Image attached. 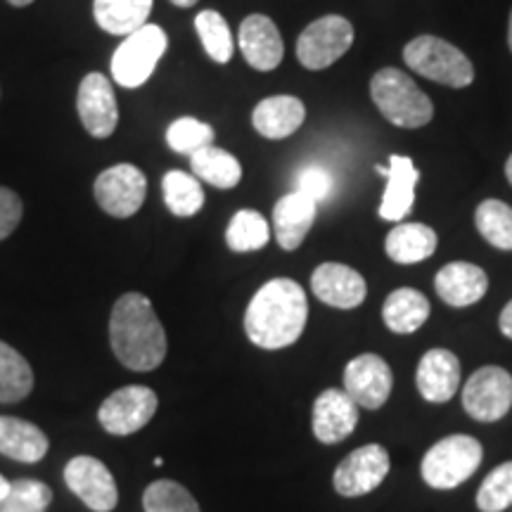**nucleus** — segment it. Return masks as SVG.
I'll list each match as a JSON object with an SVG mask.
<instances>
[{
    "label": "nucleus",
    "instance_id": "29",
    "mask_svg": "<svg viewBox=\"0 0 512 512\" xmlns=\"http://www.w3.org/2000/svg\"><path fill=\"white\" fill-rule=\"evenodd\" d=\"M164 202L174 216L188 219L204 207V190L195 176L185 171H169L162 181Z\"/></svg>",
    "mask_w": 512,
    "mask_h": 512
},
{
    "label": "nucleus",
    "instance_id": "31",
    "mask_svg": "<svg viewBox=\"0 0 512 512\" xmlns=\"http://www.w3.org/2000/svg\"><path fill=\"white\" fill-rule=\"evenodd\" d=\"M475 223L489 245L512 252V207L501 200H484L475 211Z\"/></svg>",
    "mask_w": 512,
    "mask_h": 512
},
{
    "label": "nucleus",
    "instance_id": "39",
    "mask_svg": "<svg viewBox=\"0 0 512 512\" xmlns=\"http://www.w3.org/2000/svg\"><path fill=\"white\" fill-rule=\"evenodd\" d=\"M498 325H501V332L508 339H512V299L505 304V309L501 311V318H498Z\"/></svg>",
    "mask_w": 512,
    "mask_h": 512
},
{
    "label": "nucleus",
    "instance_id": "1",
    "mask_svg": "<svg viewBox=\"0 0 512 512\" xmlns=\"http://www.w3.org/2000/svg\"><path fill=\"white\" fill-rule=\"evenodd\" d=\"M309 302L299 283L290 278H275L254 294L245 311V332L259 349L292 347L306 328Z\"/></svg>",
    "mask_w": 512,
    "mask_h": 512
},
{
    "label": "nucleus",
    "instance_id": "23",
    "mask_svg": "<svg viewBox=\"0 0 512 512\" xmlns=\"http://www.w3.org/2000/svg\"><path fill=\"white\" fill-rule=\"evenodd\" d=\"M48 437L34 422L0 415V453L19 463H38L48 453Z\"/></svg>",
    "mask_w": 512,
    "mask_h": 512
},
{
    "label": "nucleus",
    "instance_id": "41",
    "mask_svg": "<svg viewBox=\"0 0 512 512\" xmlns=\"http://www.w3.org/2000/svg\"><path fill=\"white\" fill-rule=\"evenodd\" d=\"M171 3L178 5V8H192V5H197V0H171Z\"/></svg>",
    "mask_w": 512,
    "mask_h": 512
},
{
    "label": "nucleus",
    "instance_id": "45",
    "mask_svg": "<svg viewBox=\"0 0 512 512\" xmlns=\"http://www.w3.org/2000/svg\"><path fill=\"white\" fill-rule=\"evenodd\" d=\"M510 510H512V508H510Z\"/></svg>",
    "mask_w": 512,
    "mask_h": 512
},
{
    "label": "nucleus",
    "instance_id": "15",
    "mask_svg": "<svg viewBox=\"0 0 512 512\" xmlns=\"http://www.w3.org/2000/svg\"><path fill=\"white\" fill-rule=\"evenodd\" d=\"M311 290L323 304L335 306V309H356L366 299L368 285L363 275L351 266L328 261L313 271Z\"/></svg>",
    "mask_w": 512,
    "mask_h": 512
},
{
    "label": "nucleus",
    "instance_id": "7",
    "mask_svg": "<svg viewBox=\"0 0 512 512\" xmlns=\"http://www.w3.org/2000/svg\"><path fill=\"white\" fill-rule=\"evenodd\" d=\"M354 43V27L347 17L325 15L311 22L297 41V60L311 72H320L347 55Z\"/></svg>",
    "mask_w": 512,
    "mask_h": 512
},
{
    "label": "nucleus",
    "instance_id": "40",
    "mask_svg": "<svg viewBox=\"0 0 512 512\" xmlns=\"http://www.w3.org/2000/svg\"><path fill=\"white\" fill-rule=\"evenodd\" d=\"M8 491H10V482L3 475H0V498L8 494Z\"/></svg>",
    "mask_w": 512,
    "mask_h": 512
},
{
    "label": "nucleus",
    "instance_id": "10",
    "mask_svg": "<svg viewBox=\"0 0 512 512\" xmlns=\"http://www.w3.org/2000/svg\"><path fill=\"white\" fill-rule=\"evenodd\" d=\"M95 200L114 219L138 214L147 195V178L138 166L117 164L105 169L93 185Z\"/></svg>",
    "mask_w": 512,
    "mask_h": 512
},
{
    "label": "nucleus",
    "instance_id": "14",
    "mask_svg": "<svg viewBox=\"0 0 512 512\" xmlns=\"http://www.w3.org/2000/svg\"><path fill=\"white\" fill-rule=\"evenodd\" d=\"M81 124L93 138H110L119 124L117 95L112 91V83L105 74L91 72L83 76L76 98Z\"/></svg>",
    "mask_w": 512,
    "mask_h": 512
},
{
    "label": "nucleus",
    "instance_id": "43",
    "mask_svg": "<svg viewBox=\"0 0 512 512\" xmlns=\"http://www.w3.org/2000/svg\"><path fill=\"white\" fill-rule=\"evenodd\" d=\"M505 176H508V181L512 185V155L508 157V162H505Z\"/></svg>",
    "mask_w": 512,
    "mask_h": 512
},
{
    "label": "nucleus",
    "instance_id": "2",
    "mask_svg": "<svg viewBox=\"0 0 512 512\" xmlns=\"http://www.w3.org/2000/svg\"><path fill=\"white\" fill-rule=\"evenodd\" d=\"M110 342L121 366L136 373H150L162 366L169 342L145 294L128 292L117 299L110 316Z\"/></svg>",
    "mask_w": 512,
    "mask_h": 512
},
{
    "label": "nucleus",
    "instance_id": "4",
    "mask_svg": "<svg viewBox=\"0 0 512 512\" xmlns=\"http://www.w3.org/2000/svg\"><path fill=\"white\" fill-rule=\"evenodd\" d=\"M484 448L470 434H451L437 441L422 458L420 472L427 486L439 491L456 489L482 465Z\"/></svg>",
    "mask_w": 512,
    "mask_h": 512
},
{
    "label": "nucleus",
    "instance_id": "3",
    "mask_svg": "<svg viewBox=\"0 0 512 512\" xmlns=\"http://www.w3.org/2000/svg\"><path fill=\"white\" fill-rule=\"evenodd\" d=\"M370 98L382 117L401 128H420L434 117L432 100L401 69L384 67L370 81Z\"/></svg>",
    "mask_w": 512,
    "mask_h": 512
},
{
    "label": "nucleus",
    "instance_id": "38",
    "mask_svg": "<svg viewBox=\"0 0 512 512\" xmlns=\"http://www.w3.org/2000/svg\"><path fill=\"white\" fill-rule=\"evenodd\" d=\"M22 200L17 192L0 185V240L10 238L22 221Z\"/></svg>",
    "mask_w": 512,
    "mask_h": 512
},
{
    "label": "nucleus",
    "instance_id": "34",
    "mask_svg": "<svg viewBox=\"0 0 512 512\" xmlns=\"http://www.w3.org/2000/svg\"><path fill=\"white\" fill-rule=\"evenodd\" d=\"M145 512H200L195 496L171 479L152 482L143 494Z\"/></svg>",
    "mask_w": 512,
    "mask_h": 512
},
{
    "label": "nucleus",
    "instance_id": "32",
    "mask_svg": "<svg viewBox=\"0 0 512 512\" xmlns=\"http://www.w3.org/2000/svg\"><path fill=\"white\" fill-rule=\"evenodd\" d=\"M195 29L200 36L204 50L214 62L228 64L233 60V34H230L228 22L216 10H204L195 17Z\"/></svg>",
    "mask_w": 512,
    "mask_h": 512
},
{
    "label": "nucleus",
    "instance_id": "8",
    "mask_svg": "<svg viewBox=\"0 0 512 512\" xmlns=\"http://www.w3.org/2000/svg\"><path fill=\"white\" fill-rule=\"evenodd\" d=\"M463 408L479 422H498L512 408V375L501 366H484L463 387Z\"/></svg>",
    "mask_w": 512,
    "mask_h": 512
},
{
    "label": "nucleus",
    "instance_id": "37",
    "mask_svg": "<svg viewBox=\"0 0 512 512\" xmlns=\"http://www.w3.org/2000/svg\"><path fill=\"white\" fill-rule=\"evenodd\" d=\"M297 192H302L316 204L328 200L332 192V176L323 166H306L302 174L297 176Z\"/></svg>",
    "mask_w": 512,
    "mask_h": 512
},
{
    "label": "nucleus",
    "instance_id": "6",
    "mask_svg": "<svg viewBox=\"0 0 512 512\" xmlns=\"http://www.w3.org/2000/svg\"><path fill=\"white\" fill-rule=\"evenodd\" d=\"M166 46L169 38L157 24H145L143 29L133 31L112 55V79L124 88H140L155 74Z\"/></svg>",
    "mask_w": 512,
    "mask_h": 512
},
{
    "label": "nucleus",
    "instance_id": "26",
    "mask_svg": "<svg viewBox=\"0 0 512 512\" xmlns=\"http://www.w3.org/2000/svg\"><path fill=\"white\" fill-rule=\"evenodd\" d=\"M155 0H93L95 22L114 36H131L143 29Z\"/></svg>",
    "mask_w": 512,
    "mask_h": 512
},
{
    "label": "nucleus",
    "instance_id": "24",
    "mask_svg": "<svg viewBox=\"0 0 512 512\" xmlns=\"http://www.w3.org/2000/svg\"><path fill=\"white\" fill-rule=\"evenodd\" d=\"M437 245V233L425 223H399V226L389 230L387 240H384L389 259L403 266L430 259L437 252Z\"/></svg>",
    "mask_w": 512,
    "mask_h": 512
},
{
    "label": "nucleus",
    "instance_id": "20",
    "mask_svg": "<svg viewBox=\"0 0 512 512\" xmlns=\"http://www.w3.org/2000/svg\"><path fill=\"white\" fill-rule=\"evenodd\" d=\"M316 211L318 204L297 190L280 197L273 209V230L275 240L285 252H294L306 240L313 221H316Z\"/></svg>",
    "mask_w": 512,
    "mask_h": 512
},
{
    "label": "nucleus",
    "instance_id": "16",
    "mask_svg": "<svg viewBox=\"0 0 512 512\" xmlns=\"http://www.w3.org/2000/svg\"><path fill=\"white\" fill-rule=\"evenodd\" d=\"M356 425L358 403L342 389H325L313 403V434L320 444H339Z\"/></svg>",
    "mask_w": 512,
    "mask_h": 512
},
{
    "label": "nucleus",
    "instance_id": "35",
    "mask_svg": "<svg viewBox=\"0 0 512 512\" xmlns=\"http://www.w3.org/2000/svg\"><path fill=\"white\" fill-rule=\"evenodd\" d=\"M477 508L482 512H503L512 508V460L501 463L484 477L477 489Z\"/></svg>",
    "mask_w": 512,
    "mask_h": 512
},
{
    "label": "nucleus",
    "instance_id": "12",
    "mask_svg": "<svg viewBox=\"0 0 512 512\" xmlns=\"http://www.w3.org/2000/svg\"><path fill=\"white\" fill-rule=\"evenodd\" d=\"M64 482L69 491L93 512H112L119 503L114 475L102 460L93 456H76L64 467Z\"/></svg>",
    "mask_w": 512,
    "mask_h": 512
},
{
    "label": "nucleus",
    "instance_id": "21",
    "mask_svg": "<svg viewBox=\"0 0 512 512\" xmlns=\"http://www.w3.org/2000/svg\"><path fill=\"white\" fill-rule=\"evenodd\" d=\"M434 287L437 294L448 306H463L477 304L489 290V275L484 273V268L475 264H467V261H453L446 264L434 278Z\"/></svg>",
    "mask_w": 512,
    "mask_h": 512
},
{
    "label": "nucleus",
    "instance_id": "9",
    "mask_svg": "<svg viewBox=\"0 0 512 512\" xmlns=\"http://www.w3.org/2000/svg\"><path fill=\"white\" fill-rule=\"evenodd\" d=\"M157 394L143 384L121 387L102 401L98 420L102 430L114 437H128V434L143 430L157 413Z\"/></svg>",
    "mask_w": 512,
    "mask_h": 512
},
{
    "label": "nucleus",
    "instance_id": "17",
    "mask_svg": "<svg viewBox=\"0 0 512 512\" xmlns=\"http://www.w3.org/2000/svg\"><path fill=\"white\" fill-rule=\"evenodd\" d=\"M238 43L249 67L259 69V72H271V69L283 62V36H280L271 17L249 15L240 24Z\"/></svg>",
    "mask_w": 512,
    "mask_h": 512
},
{
    "label": "nucleus",
    "instance_id": "27",
    "mask_svg": "<svg viewBox=\"0 0 512 512\" xmlns=\"http://www.w3.org/2000/svg\"><path fill=\"white\" fill-rule=\"evenodd\" d=\"M192 174L209 185L221 190H230L240 183L242 178V166L230 152L221 150V147H202L195 155H190Z\"/></svg>",
    "mask_w": 512,
    "mask_h": 512
},
{
    "label": "nucleus",
    "instance_id": "36",
    "mask_svg": "<svg viewBox=\"0 0 512 512\" xmlns=\"http://www.w3.org/2000/svg\"><path fill=\"white\" fill-rule=\"evenodd\" d=\"M166 143L178 155H195L197 150L214 143V128L195 117H181L166 128Z\"/></svg>",
    "mask_w": 512,
    "mask_h": 512
},
{
    "label": "nucleus",
    "instance_id": "25",
    "mask_svg": "<svg viewBox=\"0 0 512 512\" xmlns=\"http://www.w3.org/2000/svg\"><path fill=\"white\" fill-rule=\"evenodd\" d=\"M430 299L413 287H399L384 299L382 318L384 325L396 335H411L420 330L425 320L430 318Z\"/></svg>",
    "mask_w": 512,
    "mask_h": 512
},
{
    "label": "nucleus",
    "instance_id": "5",
    "mask_svg": "<svg viewBox=\"0 0 512 512\" xmlns=\"http://www.w3.org/2000/svg\"><path fill=\"white\" fill-rule=\"evenodd\" d=\"M403 60L415 74L448 88H465L475 81V67L463 50L439 36H418L403 48Z\"/></svg>",
    "mask_w": 512,
    "mask_h": 512
},
{
    "label": "nucleus",
    "instance_id": "18",
    "mask_svg": "<svg viewBox=\"0 0 512 512\" xmlns=\"http://www.w3.org/2000/svg\"><path fill=\"white\" fill-rule=\"evenodd\" d=\"M415 384L425 401L446 403L460 387V361L448 349H430L420 358L415 370Z\"/></svg>",
    "mask_w": 512,
    "mask_h": 512
},
{
    "label": "nucleus",
    "instance_id": "11",
    "mask_svg": "<svg viewBox=\"0 0 512 512\" xmlns=\"http://www.w3.org/2000/svg\"><path fill=\"white\" fill-rule=\"evenodd\" d=\"M389 453L380 444H366L356 451H351L342 463L337 465L335 491L339 496L358 498L375 491L389 475Z\"/></svg>",
    "mask_w": 512,
    "mask_h": 512
},
{
    "label": "nucleus",
    "instance_id": "33",
    "mask_svg": "<svg viewBox=\"0 0 512 512\" xmlns=\"http://www.w3.org/2000/svg\"><path fill=\"white\" fill-rule=\"evenodd\" d=\"M53 503V489L38 479L10 482V491L0 498V512H46Z\"/></svg>",
    "mask_w": 512,
    "mask_h": 512
},
{
    "label": "nucleus",
    "instance_id": "44",
    "mask_svg": "<svg viewBox=\"0 0 512 512\" xmlns=\"http://www.w3.org/2000/svg\"><path fill=\"white\" fill-rule=\"evenodd\" d=\"M508 48L512 53V10H510V24H508Z\"/></svg>",
    "mask_w": 512,
    "mask_h": 512
},
{
    "label": "nucleus",
    "instance_id": "22",
    "mask_svg": "<svg viewBox=\"0 0 512 512\" xmlns=\"http://www.w3.org/2000/svg\"><path fill=\"white\" fill-rule=\"evenodd\" d=\"M306 119L304 102L294 95H273L261 100L252 112V124L264 138H290Z\"/></svg>",
    "mask_w": 512,
    "mask_h": 512
},
{
    "label": "nucleus",
    "instance_id": "30",
    "mask_svg": "<svg viewBox=\"0 0 512 512\" xmlns=\"http://www.w3.org/2000/svg\"><path fill=\"white\" fill-rule=\"evenodd\" d=\"M271 240V226L254 209H240L228 223L226 242L233 252H256Z\"/></svg>",
    "mask_w": 512,
    "mask_h": 512
},
{
    "label": "nucleus",
    "instance_id": "28",
    "mask_svg": "<svg viewBox=\"0 0 512 512\" xmlns=\"http://www.w3.org/2000/svg\"><path fill=\"white\" fill-rule=\"evenodd\" d=\"M34 389V370L29 361L0 339V403L27 399Z\"/></svg>",
    "mask_w": 512,
    "mask_h": 512
},
{
    "label": "nucleus",
    "instance_id": "19",
    "mask_svg": "<svg viewBox=\"0 0 512 512\" xmlns=\"http://www.w3.org/2000/svg\"><path fill=\"white\" fill-rule=\"evenodd\" d=\"M380 174L387 176V190L380 202V219L401 223L413 209L415 185L420 181V171L415 169L411 157L392 155L387 166H377Z\"/></svg>",
    "mask_w": 512,
    "mask_h": 512
},
{
    "label": "nucleus",
    "instance_id": "13",
    "mask_svg": "<svg viewBox=\"0 0 512 512\" xmlns=\"http://www.w3.org/2000/svg\"><path fill=\"white\" fill-rule=\"evenodd\" d=\"M392 387V368L377 354L351 358L344 368V392L358 403V408H368V411L382 408L392 394Z\"/></svg>",
    "mask_w": 512,
    "mask_h": 512
},
{
    "label": "nucleus",
    "instance_id": "42",
    "mask_svg": "<svg viewBox=\"0 0 512 512\" xmlns=\"http://www.w3.org/2000/svg\"><path fill=\"white\" fill-rule=\"evenodd\" d=\"M10 5H15V8H27V5L34 3V0H8Z\"/></svg>",
    "mask_w": 512,
    "mask_h": 512
}]
</instances>
